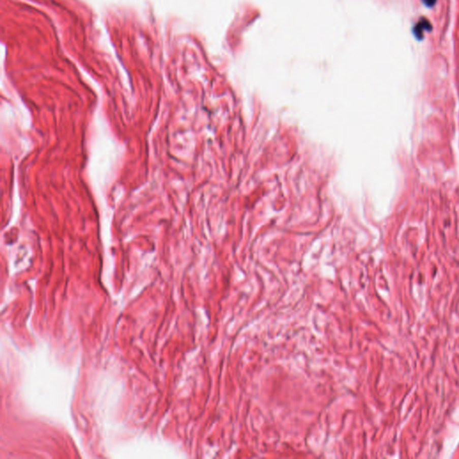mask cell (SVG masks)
I'll return each instance as SVG.
<instances>
[{
    "label": "cell",
    "instance_id": "6da1fadb",
    "mask_svg": "<svg viewBox=\"0 0 459 459\" xmlns=\"http://www.w3.org/2000/svg\"><path fill=\"white\" fill-rule=\"evenodd\" d=\"M431 30H432V24L430 23L429 21L426 18H421L414 27V37L419 41H421L423 39L425 33L431 32Z\"/></svg>",
    "mask_w": 459,
    "mask_h": 459
},
{
    "label": "cell",
    "instance_id": "7a4b0ae2",
    "mask_svg": "<svg viewBox=\"0 0 459 459\" xmlns=\"http://www.w3.org/2000/svg\"><path fill=\"white\" fill-rule=\"evenodd\" d=\"M422 2L427 8H433L436 4L437 0H422Z\"/></svg>",
    "mask_w": 459,
    "mask_h": 459
}]
</instances>
